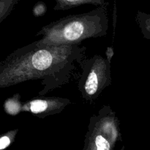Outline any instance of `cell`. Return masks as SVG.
<instances>
[{
    "mask_svg": "<svg viewBox=\"0 0 150 150\" xmlns=\"http://www.w3.org/2000/svg\"><path fill=\"white\" fill-rule=\"evenodd\" d=\"M86 47L81 44L51 45L35 41L12 51L0 63V88L40 80L39 96L70 82L76 64L84 59Z\"/></svg>",
    "mask_w": 150,
    "mask_h": 150,
    "instance_id": "1",
    "label": "cell"
},
{
    "mask_svg": "<svg viewBox=\"0 0 150 150\" xmlns=\"http://www.w3.org/2000/svg\"><path fill=\"white\" fill-rule=\"evenodd\" d=\"M114 47H113V46L107 47L106 50H105V57L110 62H111V59L114 56Z\"/></svg>",
    "mask_w": 150,
    "mask_h": 150,
    "instance_id": "9",
    "label": "cell"
},
{
    "mask_svg": "<svg viewBox=\"0 0 150 150\" xmlns=\"http://www.w3.org/2000/svg\"><path fill=\"white\" fill-rule=\"evenodd\" d=\"M22 105L23 103L21 101L20 94H16L5 100L4 103V111L10 116H16L22 112Z\"/></svg>",
    "mask_w": 150,
    "mask_h": 150,
    "instance_id": "5",
    "label": "cell"
},
{
    "mask_svg": "<svg viewBox=\"0 0 150 150\" xmlns=\"http://www.w3.org/2000/svg\"><path fill=\"white\" fill-rule=\"evenodd\" d=\"M88 149H89V150H95V149H90V148H88Z\"/></svg>",
    "mask_w": 150,
    "mask_h": 150,
    "instance_id": "10",
    "label": "cell"
},
{
    "mask_svg": "<svg viewBox=\"0 0 150 150\" xmlns=\"http://www.w3.org/2000/svg\"><path fill=\"white\" fill-rule=\"evenodd\" d=\"M108 29L106 10L103 7L83 14L62 18L42 26L36 36L38 42L51 45H75L90 38L104 37Z\"/></svg>",
    "mask_w": 150,
    "mask_h": 150,
    "instance_id": "2",
    "label": "cell"
},
{
    "mask_svg": "<svg viewBox=\"0 0 150 150\" xmlns=\"http://www.w3.org/2000/svg\"><path fill=\"white\" fill-rule=\"evenodd\" d=\"M18 132V129H15L9 131L8 132L2 135L1 138H0V149L3 150L7 148L8 146H10L12 142V140L16 136Z\"/></svg>",
    "mask_w": 150,
    "mask_h": 150,
    "instance_id": "7",
    "label": "cell"
},
{
    "mask_svg": "<svg viewBox=\"0 0 150 150\" xmlns=\"http://www.w3.org/2000/svg\"><path fill=\"white\" fill-rule=\"evenodd\" d=\"M71 104L67 98L58 96H39L23 102L22 112H28L40 119L62 112L66 107Z\"/></svg>",
    "mask_w": 150,
    "mask_h": 150,
    "instance_id": "4",
    "label": "cell"
},
{
    "mask_svg": "<svg viewBox=\"0 0 150 150\" xmlns=\"http://www.w3.org/2000/svg\"><path fill=\"white\" fill-rule=\"evenodd\" d=\"M79 66L81 74L78 82V88L83 101L92 105L104 90L111 85V62L106 57L96 54L83 59Z\"/></svg>",
    "mask_w": 150,
    "mask_h": 150,
    "instance_id": "3",
    "label": "cell"
},
{
    "mask_svg": "<svg viewBox=\"0 0 150 150\" xmlns=\"http://www.w3.org/2000/svg\"><path fill=\"white\" fill-rule=\"evenodd\" d=\"M45 12V6L42 4H38L34 7L33 13L35 16H40L43 15Z\"/></svg>",
    "mask_w": 150,
    "mask_h": 150,
    "instance_id": "8",
    "label": "cell"
},
{
    "mask_svg": "<svg viewBox=\"0 0 150 150\" xmlns=\"http://www.w3.org/2000/svg\"><path fill=\"white\" fill-rule=\"evenodd\" d=\"M136 20L144 38L150 40V14L139 12Z\"/></svg>",
    "mask_w": 150,
    "mask_h": 150,
    "instance_id": "6",
    "label": "cell"
}]
</instances>
